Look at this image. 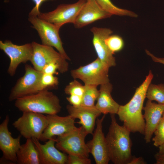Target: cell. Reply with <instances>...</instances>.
<instances>
[{
  "mask_svg": "<svg viewBox=\"0 0 164 164\" xmlns=\"http://www.w3.org/2000/svg\"><path fill=\"white\" fill-rule=\"evenodd\" d=\"M150 71L142 84L137 88L131 100L124 105H120L117 114L123 125L131 132L144 135L145 122L142 113L147 90L153 78Z\"/></svg>",
  "mask_w": 164,
  "mask_h": 164,
  "instance_id": "obj_1",
  "label": "cell"
},
{
  "mask_svg": "<svg viewBox=\"0 0 164 164\" xmlns=\"http://www.w3.org/2000/svg\"><path fill=\"white\" fill-rule=\"evenodd\" d=\"M111 123L105 139L110 161L114 164H128L132 156L130 131L117 122L114 114H110Z\"/></svg>",
  "mask_w": 164,
  "mask_h": 164,
  "instance_id": "obj_2",
  "label": "cell"
},
{
  "mask_svg": "<svg viewBox=\"0 0 164 164\" xmlns=\"http://www.w3.org/2000/svg\"><path fill=\"white\" fill-rule=\"evenodd\" d=\"M15 105L22 112L30 111L46 115L57 114L61 109L58 97L47 90L18 98Z\"/></svg>",
  "mask_w": 164,
  "mask_h": 164,
  "instance_id": "obj_3",
  "label": "cell"
},
{
  "mask_svg": "<svg viewBox=\"0 0 164 164\" xmlns=\"http://www.w3.org/2000/svg\"><path fill=\"white\" fill-rule=\"evenodd\" d=\"M22 113L12 125L26 139L35 138L39 140L48 125L47 116L30 111Z\"/></svg>",
  "mask_w": 164,
  "mask_h": 164,
  "instance_id": "obj_4",
  "label": "cell"
},
{
  "mask_svg": "<svg viewBox=\"0 0 164 164\" xmlns=\"http://www.w3.org/2000/svg\"><path fill=\"white\" fill-rule=\"evenodd\" d=\"M88 133L82 126L76 127L56 138L55 146L59 150L68 154L89 157V152L85 138Z\"/></svg>",
  "mask_w": 164,
  "mask_h": 164,
  "instance_id": "obj_5",
  "label": "cell"
},
{
  "mask_svg": "<svg viewBox=\"0 0 164 164\" xmlns=\"http://www.w3.org/2000/svg\"><path fill=\"white\" fill-rule=\"evenodd\" d=\"M32 44L33 53L30 60L33 67L36 70L42 72L43 67L46 64L54 63L59 67L58 71L61 73L67 72L69 64L67 60L53 47L40 44L33 42Z\"/></svg>",
  "mask_w": 164,
  "mask_h": 164,
  "instance_id": "obj_6",
  "label": "cell"
},
{
  "mask_svg": "<svg viewBox=\"0 0 164 164\" xmlns=\"http://www.w3.org/2000/svg\"><path fill=\"white\" fill-rule=\"evenodd\" d=\"M28 19L38 32L42 44L55 47L64 58L70 60L59 36L60 28L38 16H29Z\"/></svg>",
  "mask_w": 164,
  "mask_h": 164,
  "instance_id": "obj_7",
  "label": "cell"
},
{
  "mask_svg": "<svg viewBox=\"0 0 164 164\" xmlns=\"http://www.w3.org/2000/svg\"><path fill=\"white\" fill-rule=\"evenodd\" d=\"M109 68L97 58L88 64L72 70L70 73L73 79L80 80L85 84L98 86L109 82Z\"/></svg>",
  "mask_w": 164,
  "mask_h": 164,
  "instance_id": "obj_8",
  "label": "cell"
},
{
  "mask_svg": "<svg viewBox=\"0 0 164 164\" xmlns=\"http://www.w3.org/2000/svg\"><path fill=\"white\" fill-rule=\"evenodd\" d=\"M25 70L24 75L18 80L11 90L9 97V101L40 91L39 82L43 73L28 64L25 65Z\"/></svg>",
  "mask_w": 164,
  "mask_h": 164,
  "instance_id": "obj_9",
  "label": "cell"
},
{
  "mask_svg": "<svg viewBox=\"0 0 164 164\" xmlns=\"http://www.w3.org/2000/svg\"><path fill=\"white\" fill-rule=\"evenodd\" d=\"M86 1L79 0L73 4H61L53 11L43 13L40 12L38 16L60 28L66 23L74 24Z\"/></svg>",
  "mask_w": 164,
  "mask_h": 164,
  "instance_id": "obj_10",
  "label": "cell"
},
{
  "mask_svg": "<svg viewBox=\"0 0 164 164\" xmlns=\"http://www.w3.org/2000/svg\"><path fill=\"white\" fill-rule=\"evenodd\" d=\"M9 121L7 115L0 125V149L3 153L0 164L17 163V153L21 145L22 136L19 135L16 138L12 136L8 128Z\"/></svg>",
  "mask_w": 164,
  "mask_h": 164,
  "instance_id": "obj_11",
  "label": "cell"
},
{
  "mask_svg": "<svg viewBox=\"0 0 164 164\" xmlns=\"http://www.w3.org/2000/svg\"><path fill=\"white\" fill-rule=\"evenodd\" d=\"M0 49L10 59L7 72L11 76L15 74L17 68L20 63L30 61L33 53L32 43L18 45L9 40L4 42L0 40Z\"/></svg>",
  "mask_w": 164,
  "mask_h": 164,
  "instance_id": "obj_12",
  "label": "cell"
},
{
  "mask_svg": "<svg viewBox=\"0 0 164 164\" xmlns=\"http://www.w3.org/2000/svg\"><path fill=\"white\" fill-rule=\"evenodd\" d=\"M105 117L104 114L101 118H97L92 138L87 143L89 153L93 156L96 164H108L110 161L105 137L102 131V123Z\"/></svg>",
  "mask_w": 164,
  "mask_h": 164,
  "instance_id": "obj_13",
  "label": "cell"
},
{
  "mask_svg": "<svg viewBox=\"0 0 164 164\" xmlns=\"http://www.w3.org/2000/svg\"><path fill=\"white\" fill-rule=\"evenodd\" d=\"M93 34L92 43L98 58L109 68L116 63L113 54L109 50L105 39L112 33L110 29L93 27L91 29Z\"/></svg>",
  "mask_w": 164,
  "mask_h": 164,
  "instance_id": "obj_14",
  "label": "cell"
},
{
  "mask_svg": "<svg viewBox=\"0 0 164 164\" xmlns=\"http://www.w3.org/2000/svg\"><path fill=\"white\" fill-rule=\"evenodd\" d=\"M48 125L39 141L46 142L56 136H59L70 131L76 127L75 119L70 115L60 116L56 114L46 115Z\"/></svg>",
  "mask_w": 164,
  "mask_h": 164,
  "instance_id": "obj_15",
  "label": "cell"
},
{
  "mask_svg": "<svg viewBox=\"0 0 164 164\" xmlns=\"http://www.w3.org/2000/svg\"><path fill=\"white\" fill-rule=\"evenodd\" d=\"M32 139L38 151L40 164H67V155L56 148L55 137L43 144L36 138Z\"/></svg>",
  "mask_w": 164,
  "mask_h": 164,
  "instance_id": "obj_16",
  "label": "cell"
},
{
  "mask_svg": "<svg viewBox=\"0 0 164 164\" xmlns=\"http://www.w3.org/2000/svg\"><path fill=\"white\" fill-rule=\"evenodd\" d=\"M112 15L102 9L95 0H87L73 24L80 28L97 20L109 18Z\"/></svg>",
  "mask_w": 164,
  "mask_h": 164,
  "instance_id": "obj_17",
  "label": "cell"
},
{
  "mask_svg": "<svg viewBox=\"0 0 164 164\" xmlns=\"http://www.w3.org/2000/svg\"><path fill=\"white\" fill-rule=\"evenodd\" d=\"M66 108L69 115L79 119L77 123L81 125L88 134H93L96 120L101 114L95 105L74 106L70 104L67 106Z\"/></svg>",
  "mask_w": 164,
  "mask_h": 164,
  "instance_id": "obj_18",
  "label": "cell"
},
{
  "mask_svg": "<svg viewBox=\"0 0 164 164\" xmlns=\"http://www.w3.org/2000/svg\"><path fill=\"white\" fill-rule=\"evenodd\" d=\"M145 127L144 139L147 143H149L157 125L162 117L164 112V104H156L151 101H147L143 108Z\"/></svg>",
  "mask_w": 164,
  "mask_h": 164,
  "instance_id": "obj_19",
  "label": "cell"
},
{
  "mask_svg": "<svg viewBox=\"0 0 164 164\" xmlns=\"http://www.w3.org/2000/svg\"><path fill=\"white\" fill-rule=\"evenodd\" d=\"M112 85L109 82L100 85L99 93L95 106L101 113L106 115L117 114L120 105L112 98Z\"/></svg>",
  "mask_w": 164,
  "mask_h": 164,
  "instance_id": "obj_20",
  "label": "cell"
},
{
  "mask_svg": "<svg viewBox=\"0 0 164 164\" xmlns=\"http://www.w3.org/2000/svg\"><path fill=\"white\" fill-rule=\"evenodd\" d=\"M18 164H40L38 151L32 139H26L17 153Z\"/></svg>",
  "mask_w": 164,
  "mask_h": 164,
  "instance_id": "obj_21",
  "label": "cell"
},
{
  "mask_svg": "<svg viewBox=\"0 0 164 164\" xmlns=\"http://www.w3.org/2000/svg\"><path fill=\"white\" fill-rule=\"evenodd\" d=\"M100 6L103 10L113 15L119 16H127L137 17L135 13L127 9L119 8L115 5L110 0H95Z\"/></svg>",
  "mask_w": 164,
  "mask_h": 164,
  "instance_id": "obj_22",
  "label": "cell"
},
{
  "mask_svg": "<svg viewBox=\"0 0 164 164\" xmlns=\"http://www.w3.org/2000/svg\"><path fill=\"white\" fill-rule=\"evenodd\" d=\"M85 91L82 98L81 105L91 107L95 106L94 103L98 96L99 91L97 86L84 84Z\"/></svg>",
  "mask_w": 164,
  "mask_h": 164,
  "instance_id": "obj_23",
  "label": "cell"
},
{
  "mask_svg": "<svg viewBox=\"0 0 164 164\" xmlns=\"http://www.w3.org/2000/svg\"><path fill=\"white\" fill-rule=\"evenodd\" d=\"M146 97L148 100L155 101L159 104H164V84H150L147 90Z\"/></svg>",
  "mask_w": 164,
  "mask_h": 164,
  "instance_id": "obj_24",
  "label": "cell"
},
{
  "mask_svg": "<svg viewBox=\"0 0 164 164\" xmlns=\"http://www.w3.org/2000/svg\"><path fill=\"white\" fill-rule=\"evenodd\" d=\"M58 84L57 77L53 75L43 73L39 82L40 90L56 89Z\"/></svg>",
  "mask_w": 164,
  "mask_h": 164,
  "instance_id": "obj_25",
  "label": "cell"
},
{
  "mask_svg": "<svg viewBox=\"0 0 164 164\" xmlns=\"http://www.w3.org/2000/svg\"><path fill=\"white\" fill-rule=\"evenodd\" d=\"M105 42L109 50L113 54L121 51L124 46L122 38L116 35H111L108 36L105 39Z\"/></svg>",
  "mask_w": 164,
  "mask_h": 164,
  "instance_id": "obj_26",
  "label": "cell"
},
{
  "mask_svg": "<svg viewBox=\"0 0 164 164\" xmlns=\"http://www.w3.org/2000/svg\"><path fill=\"white\" fill-rule=\"evenodd\" d=\"M85 91L84 85H82L77 80H74L65 87L64 91L67 94L76 95L82 97Z\"/></svg>",
  "mask_w": 164,
  "mask_h": 164,
  "instance_id": "obj_27",
  "label": "cell"
},
{
  "mask_svg": "<svg viewBox=\"0 0 164 164\" xmlns=\"http://www.w3.org/2000/svg\"><path fill=\"white\" fill-rule=\"evenodd\" d=\"M152 139L154 145L157 147L161 145L164 141V118L162 117L154 132Z\"/></svg>",
  "mask_w": 164,
  "mask_h": 164,
  "instance_id": "obj_28",
  "label": "cell"
},
{
  "mask_svg": "<svg viewBox=\"0 0 164 164\" xmlns=\"http://www.w3.org/2000/svg\"><path fill=\"white\" fill-rule=\"evenodd\" d=\"M91 160L85 156L75 154H68L67 164H91Z\"/></svg>",
  "mask_w": 164,
  "mask_h": 164,
  "instance_id": "obj_29",
  "label": "cell"
},
{
  "mask_svg": "<svg viewBox=\"0 0 164 164\" xmlns=\"http://www.w3.org/2000/svg\"><path fill=\"white\" fill-rule=\"evenodd\" d=\"M58 65L54 63H51L45 65L43 68L42 72L45 73L52 75H58V72L57 70H58Z\"/></svg>",
  "mask_w": 164,
  "mask_h": 164,
  "instance_id": "obj_30",
  "label": "cell"
},
{
  "mask_svg": "<svg viewBox=\"0 0 164 164\" xmlns=\"http://www.w3.org/2000/svg\"><path fill=\"white\" fill-rule=\"evenodd\" d=\"M82 97L79 95L72 94L66 97V99L70 105L74 106L81 105Z\"/></svg>",
  "mask_w": 164,
  "mask_h": 164,
  "instance_id": "obj_31",
  "label": "cell"
},
{
  "mask_svg": "<svg viewBox=\"0 0 164 164\" xmlns=\"http://www.w3.org/2000/svg\"><path fill=\"white\" fill-rule=\"evenodd\" d=\"M34 2L35 5L32 9L29 14V16H38L40 12L39 8L43 2L47 0L53 1L54 0H32Z\"/></svg>",
  "mask_w": 164,
  "mask_h": 164,
  "instance_id": "obj_32",
  "label": "cell"
},
{
  "mask_svg": "<svg viewBox=\"0 0 164 164\" xmlns=\"http://www.w3.org/2000/svg\"><path fill=\"white\" fill-rule=\"evenodd\" d=\"M156 164H164V153H157L154 155Z\"/></svg>",
  "mask_w": 164,
  "mask_h": 164,
  "instance_id": "obj_33",
  "label": "cell"
},
{
  "mask_svg": "<svg viewBox=\"0 0 164 164\" xmlns=\"http://www.w3.org/2000/svg\"><path fill=\"white\" fill-rule=\"evenodd\" d=\"M146 54L151 57L152 60L155 62L159 63L164 65V58H159L155 56L148 50H146Z\"/></svg>",
  "mask_w": 164,
  "mask_h": 164,
  "instance_id": "obj_34",
  "label": "cell"
},
{
  "mask_svg": "<svg viewBox=\"0 0 164 164\" xmlns=\"http://www.w3.org/2000/svg\"><path fill=\"white\" fill-rule=\"evenodd\" d=\"M146 162L142 157H132L128 164H145Z\"/></svg>",
  "mask_w": 164,
  "mask_h": 164,
  "instance_id": "obj_35",
  "label": "cell"
},
{
  "mask_svg": "<svg viewBox=\"0 0 164 164\" xmlns=\"http://www.w3.org/2000/svg\"><path fill=\"white\" fill-rule=\"evenodd\" d=\"M159 147V151L158 152L161 153H164V141L162 144Z\"/></svg>",
  "mask_w": 164,
  "mask_h": 164,
  "instance_id": "obj_36",
  "label": "cell"
},
{
  "mask_svg": "<svg viewBox=\"0 0 164 164\" xmlns=\"http://www.w3.org/2000/svg\"><path fill=\"white\" fill-rule=\"evenodd\" d=\"M162 117L163 118H164V112L163 113V114Z\"/></svg>",
  "mask_w": 164,
  "mask_h": 164,
  "instance_id": "obj_37",
  "label": "cell"
}]
</instances>
